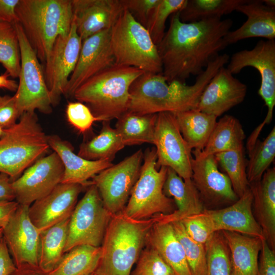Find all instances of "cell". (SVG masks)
Here are the masks:
<instances>
[{
	"mask_svg": "<svg viewBox=\"0 0 275 275\" xmlns=\"http://www.w3.org/2000/svg\"><path fill=\"white\" fill-rule=\"evenodd\" d=\"M157 114H140L126 111L119 118L115 129L126 146L153 143Z\"/></svg>",
	"mask_w": 275,
	"mask_h": 275,
	"instance_id": "cell-31",
	"label": "cell"
},
{
	"mask_svg": "<svg viewBox=\"0 0 275 275\" xmlns=\"http://www.w3.org/2000/svg\"><path fill=\"white\" fill-rule=\"evenodd\" d=\"M113 216L92 183L70 215L64 253L80 245L101 247Z\"/></svg>",
	"mask_w": 275,
	"mask_h": 275,
	"instance_id": "cell-9",
	"label": "cell"
},
{
	"mask_svg": "<svg viewBox=\"0 0 275 275\" xmlns=\"http://www.w3.org/2000/svg\"><path fill=\"white\" fill-rule=\"evenodd\" d=\"M156 161L155 148H147L140 176L122 212L125 216L144 220L169 214L176 209L174 200L163 192L168 167L158 169Z\"/></svg>",
	"mask_w": 275,
	"mask_h": 275,
	"instance_id": "cell-8",
	"label": "cell"
},
{
	"mask_svg": "<svg viewBox=\"0 0 275 275\" xmlns=\"http://www.w3.org/2000/svg\"><path fill=\"white\" fill-rule=\"evenodd\" d=\"M90 275H95V274L94 273H92V274H90Z\"/></svg>",
	"mask_w": 275,
	"mask_h": 275,
	"instance_id": "cell-58",
	"label": "cell"
},
{
	"mask_svg": "<svg viewBox=\"0 0 275 275\" xmlns=\"http://www.w3.org/2000/svg\"><path fill=\"white\" fill-rule=\"evenodd\" d=\"M10 275H48L39 268L23 267L16 269Z\"/></svg>",
	"mask_w": 275,
	"mask_h": 275,
	"instance_id": "cell-52",
	"label": "cell"
},
{
	"mask_svg": "<svg viewBox=\"0 0 275 275\" xmlns=\"http://www.w3.org/2000/svg\"><path fill=\"white\" fill-rule=\"evenodd\" d=\"M144 73L115 64L81 85L73 98L86 104L101 122L117 119L128 111L130 88Z\"/></svg>",
	"mask_w": 275,
	"mask_h": 275,
	"instance_id": "cell-4",
	"label": "cell"
},
{
	"mask_svg": "<svg viewBox=\"0 0 275 275\" xmlns=\"http://www.w3.org/2000/svg\"><path fill=\"white\" fill-rule=\"evenodd\" d=\"M49 148L47 135L36 113L24 112L0 138V173L8 175L13 182Z\"/></svg>",
	"mask_w": 275,
	"mask_h": 275,
	"instance_id": "cell-6",
	"label": "cell"
},
{
	"mask_svg": "<svg viewBox=\"0 0 275 275\" xmlns=\"http://www.w3.org/2000/svg\"><path fill=\"white\" fill-rule=\"evenodd\" d=\"M158 169L166 167L173 170L184 180L191 179L192 149L183 139L175 114H157L153 143Z\"/></svg>",
	"mask_w": 275,
	"mask_h": 275,
	"instance_id": "cell-13",
	"label": "cell"
},
{
	"mask_svg": "<svg viewBox=\"0 0 275 275\" xmlns=\"http://www.w3.org/2000/svg\"><path fill=\"white\" fill-rule=\"evenodd\" d=\"M66 113L69 123L81 133L89 131L95 122L100 121L86 104L79 101L69 102Z\"/></svg>",
	"mask_w": 275,
	"mask_h": 275,
	"instance_id": "cell-43",
	"label": "cell"
},
{
	"mask_svg": "<svg viewBox=\"0 0 275 275\" xmlns=\"http://www.w3.org/2000/svg\"><path fill=\"white\" fill-rule=\"evenodd\" d=\"M14 200L15 196L12 181L8 175L0 173V201Z\"/></svg>",
	"mask_w": 275,
	"mask_h": 275,
	"instance_id": "cell-51",
	"label": "cell"
},
{
	"mask_svg": "<svg viewBox=\"0 0 275 275\" xmlns=\"http://www.w3.org/2000/svg\"><path fill=\"white\" fill-rule=\"evenodd\" d=\"M20 52L14 23L0 21V63L13 78L19 76Z\"/></svg>",
	"mask_w": 275,
	"mask_h": 275,
	"instance_id": "cell-38",
	"label": "cell"
},
{
	"mask_svg": "<svg viewBox=\"0 0 275 275\" xmlns=\"http://www.w3.org/2000/svg\"><path fill=\"white\" fill-rule=\"evenodd\" d=\"M245 134L238 119L225 115L217 121L208 142L199 154L203 156L215 155L243 146Z\"/></svg>",
	"mask_w": 275,
	"mask_h": 275,
	"instance_id": "cell-30",
	"label": "cell"
},
{
	"mask_svg": "<svg viewBox=\"0 0 275 275\" xmlns=\"http://www.w3.org/2000/svg\"><path fill=\"white\" fill-rule=\"evenodd\" d=\"M7 74L0 75V88H4L11 91H16L18 88L17 82L8 78Z\"/></svg>",
	"mask_w": 275,
	"mask_h": 275,
	"instance_id": "cell-53",
	"label": "cell"
},
{
	"mask_svg": "<svg viewBox=\"0 0 275 275\" xmlns=\"http://www.w3.org/2000/svg\"><path fill=\"white\" fill-rule=\"evenodd\" d=\"M159 0H121L124 8L145 28Z\"/></svg>",
	"mask_w": 275,
	"mask_h": 275,
	"instance_id": "cell-45",
	"label": "cell"
},
{
	"mask_svg": "<svg viewBox=\"0 0 275 275\" xmlns=\"http://www.w3.org/2000/svg\"><path fill=\"white\" fill-rule=\"evenodd\" d=\"M166 275H176L175 273H170Z\"/></svg>",
	"mask_w": 275,
	"mask_h": 275,
	"instance_id": "cell-57",
	"label": "cell"
},
{
	"mask_svg": "<svg viewBox=\"0 0 275 275\" xmlns=\"http://www.w3.org/2000/svg\"><path fill=\"white\" fill-rule=\"evenodd\" d=\"M147 244L160 255L176 275H192L171 223L155 220L148 234Z\"/></svg>",
	"mask_w": 275,
	"mask_h": 275,
	"instance_id": "cell-27",
	"label": "cell"
},
{
	"mask_svg": "<svg viewBox=\"0 0 275 275\" xmlns=\"http://www.w3.org/2000/svg\"><path fill=\"white\" fill-rule=\"evenodd\" d=\"M174 273L171 267L152 248L143 249L132 275H166Z\"/></svg>",
	"mask_w": 275,
	"mask_h": 275,
	"instance_id": "cell-42",
	"label": "cell"
},
{
	"mask_svg": "<svg viewBox=\"0 0 275 275\" xmlns=\"http://www.w3.org/2000/svg\"><path fill=\"white\" fill-rule=\"evenodd\" d=\"M72 22L83 41L109 30L124 10L121 0H71Z\"/></svg>",
	"mask_w": 275,
	"mask_h": 275,
	"instance_id": "cell-22",
	"label": "cell"
},
{
	"mask_svg": "<svg viewBox=\"0 0 275 275\" xmlns=\"http://www.w3.org/2000/svg\"><path fill=\"white\" fill-rule=\"evenodd\" d=\"M236 11L246 15L247 20L239 28L225 35L224 40L227 46L253 37L274 40L275 9L267 7L262 0H245Z\"/></svg>",
	"mask_w": 275,
	"mask_h": 275,
	"instance_id": "cell-24",
	"label": "cell"
},
{
	"mask_svg": "<svg viewBox=\"0 0 275 275\" xmlns=\"http://www.w3.org/2000/svg\"><path fill=\"white\" fill-rule=\"evenodd\" d=\"M20 52V70L18 88L14 95L21 114L35 112L49 114L52 103L41 65L29 43L23 30L18 22L14 23Z\"/></svg>",
	"mask_w": 275,
	"mask_h": 275,
	"instance_id": "cell-10",
	"label": "cell"
},
{
	"mask_svg": "<svg viewBox=\"0 0 275 275\" xmlns=\"http://www.w3.org/2000/svg\"><path fill=\"white\" fill-rule=\"evenodd\" d=\"M19 0H0V21L11 23L17 22L16 8Z\"/></svg>",
	"mask_w": 275,
	"mask_h": 275,
	"instance_id": "cell-49",
	"label": "cell"
},
{
	"mask_svg": "<svg viewBox=\"0 0 275 275\" xmlns=\"http://www.w3.org/2000/svg\"><path fill=\"white\" fill-rule=\"evenodd\" d=\"M248 153L246 175L250 184L259 181L274 159V126L263 141L258 139Z\"/></svg>",
	"mask_w": 275,
	"mask_h": 275,
	"instance_id": "cell-37",
	"label": "cell"
},
{
	"mask_svg": "<svg viewBox=\"0 0 275 275\" xmlns=\"http://www.w3.org/2000/svg\"><path fill=\"white\" fill-rule=\"evenodd\" d=\"M4 132H5V129H3L0 126V138H1L4 135Z\"/></svg>",
	"mask_w": 275,
	"mask_h": 275,
	"instance_id": "cell-55",
	"label": "cell"
},
{
	"mask_svg": "<svg viewBox=\"0 0 275 275\" xmlns=\"http://www.w3.org/2000/svg\"><path fill=\"white\" fill-rule=\"evenodd\" d=\"M100 132L91 140L82 143L77 155L89 160H108L112 161L116 153L125 145L110 121H104Z\"/></svg>",
	"mask_w": 275,
	"mask_h": 275,
	"instance_id": "cell-34",
	"label": "cell"
},
{
	"mask_svg": "<svg viewBox=\"0 0 275 275\" xmlns=\"http://www.w3.org/2000/svg\"><path fill=\"white\" fill-rule=\"evenodd\" d=\"M154 222V217L135 220L122 212L114 215L101 246V258L95 274L130 275Z\"/></svg>",
	"mask_w": 275,
	"mask_h": 275,
	"instance_id": "cell-5",
	"label": "cell"
},
{
	"mask_svg": "<svg viewBox=\"0 0 275 275\" xmlns=\"http://www.w3.org/2000/svg\"><path fill=\"white\" fill-rule=\"evenodd\" d=\"M181 222L189 236L202 244H205L214 233L201 212L188 216Z\"/></svg>",
	"mask_w": 275,
	"mask_h": 275,
	"instance_id": "cell-44",
	"label": "cell"
},
{
	"mask_svg": "<svg viewBox=\"0 0 275 275\" xmlns=\"http://www.w3.org/2000/svg\"><path fill=\"white\" fill-rule=\"evenodd\" d=\"M181 243L192 275H206V254L205 244L193 240L186 232L181 221L171 223Z\"/></svg>",
	"mask_w": 275,
	"mask_h": 275,
	"instance_id": "cell-40",
	"label": "cell"
},
{
	"mask_svg": "<svg viewBox=\"0 0 275 275\" xmlns=\"http://www.w3.org/2000/svg\"><path fill=\"white\" fill-rule=\"evenodd\" d=\"M192 155L191 180L203 204L217 205L235 202L239 198L229 177L219 171L214 155L203 156L196 149L192 150Z\"/></svg>",
	"mask_w": 275,
	"mask_h": 275,
	"instance_id": "cell-17",
	"label": "cell"
},
{
	"mask_svg": "<svg viewBox=\"0 0 275 275\" xmlns=\"http://www.w3.org/2000/svg\"><path fill=\"white\" fill-rule=\"evenodd\" d=\"M19 204L15 200L0 201V228H4Z\"/></svg>",
	"mask_w": 275,
	"mask_h": 275,
	"instance_id": "cell-50",
	"label": "cell"
},
{
	"mask_svg": "<svg viewBox=\"0 0 275 275\" xmlns=\"http://www.w3.org/2000/svg\"><path fill=\"white\" fill-rule=\"evenodd\" d=\"M101 255V247L75 246L64 254L48 275H90L95 272Z\"/></svg>",
	"mask_w": 275,
	"mask_h": 275,
	"instance_id": "cell-32",
	"label": "cell"
},
{
	"mask_svg": "<svg viewBox=\"0 0 275 275\" xmlns=\"http://www.w3.org/2000/svg\"><path fill=\"white\" fill-rule=\"evenodd\" d=\"M186 3L187 0H159L146 26L156 45L164 35L166 22L168 17L175 13L180 12Z\"/></svg>",
	"mask_w": 275,
	"mask_h": 275,
	"instance_id": "cell-41",
	"label": "cell"
},
{
	"mask_svg": "<svg viewBox=\"0 0 275 275\" xmlns=\"http://www.w3.org/2000/svg\"><path fill=\"white\" fill-rule=\"evenodd\" d=\"M110 42L116 64L144 72L162 73L157 45L147 29L126 9L111 29Z\"/></svg>",
	"mask_w": 275,
	"mask_h": 275,
	"instance_id": "cell-7",
	"label": "cell"
},
{
	"mask_svg": "<svg viewBox=\"0 0 275 275\" xmlns=\"http://www.w3.org/2000/svg\"><path fill=\"white\" fill-rule=\"evenodd\" d=\"M215 158L229 177L233 189L238 198L250 188L246 175L247 159L244 146L215 154Z\"/></svg>",
	"mask_w": 275,
	"mask_h": 275,
	"instance_id": "cell-36",
	"label": "cell"
},
{
	"mask_svg": "<svg viewBox=\"0 0 275 275\" xmlns=\"http://www.w3.org/2000/svg\"><path fill=\"white\" fill-rule=\"evenodd\" d=\"M3 229L0 228V238H1L3 236Z\"/></svg>",
	"mask_w": 275,
	"mask_h": 275,
	"instance_id": "cell-56",
	"label": "cell"
},
{
	"mask_svg": "<svg viewBox=\"0 0 275 275\" xmlns=\"http://www.w3.org/2000/svg\"><path fill=\"white\" fill-rule=\"evenodd\" d=\"M16 268L2 236L0 238V275H10Z\"/></svg>",
	"mask_w": 275,
	"mask_h": 275,
	"instance_id": "cell-48",
	"label": "cell"
},
{
	"mask_svg": "<svg viewBox=\"0 0 275 275\" xmlns=\"http://www.w3.org/2000/svg\"><path fill=\"white\" fill-rule=\"evenodd\" d=\"M205 246L206 275H232L229 250L222 232H214Z\"/></svg>",
	"mask_w": 275,
	"mask_h": 275,
	"instance_id": "cell-39",
	"label": "cell"
},
{
	"mask_svg": "<svg viewBox=\"0 0 275 275\" xmlns=\"http://www.w3.org/2000/svg\"><path fill=\"white\" fill-rule=\"evenodd\" d=\"M16 14L17 22L43 63L57 38L69 33L73 20L71 0H19Z\"/></svg>",
	"mask_w": 275,
	"mask_h": 275,
	"instance_id": "cell-3",
	"label": "cell"
},
{
	"mask_svg": "<svg viewBox=\"0 0 275 275\" xmlns=\"http://www.w3.org/2000/svg\"><path fill=\"white\" fill-rule=\"evenodd\" d=\"M111 29L82 41L78 62L64 92L65 97L73 98L75 91L84 82L116 64L110 42Z\"/></svg>",
	"mask_w": 275,
	"mask_h": 275,
	"instance_id": "cell-18",
	"label": "cell"
},
{
	"mask_svg": "<svg viewBox=\"0 0 275 275\" xmlns=\"http://www.w3.org/2000/svg\"><path fill=\"white\" fill-rule=\"evenodd\" d=\"M229 59L227 53L218 54L197 76L192 85L176 80L168 82L162 73L144 72L130 88L128 111L140 114H154L196 109L205 88Z\"/></svg>",
	"mask_w": 275,
	"mask_h": 275,
	"instance_id": "cell-2",
	"label": "cell"
},
{
	"mask_svg": "<svg viewBox=\"0 0 275 275\" xmlns=\"http://www.w3.org/2000/svg\"><path fill=\"white\" fill-rule=\"evenodd\" d=\"M253 199L249 188L228 207L215 210L204 209L201 214L214 233L228 231L265 238L262 229L253 214Z\"/></svg>",
	"mask_w": 275,
	"mask_h": 275,
	"instance_id": "cell-20",
	"label": "cell"
},
{
	"mask_svg": "<svg viewBox=\"0 0 275 275\" xmlns=\"http://www.w3.org/2000/svg\"><path fill=\"white\" fill-rule=\"evenodd\" d=\"M64 171L63 163L55 152L40 158L12 182L15 201L30 206L61 182Z\"/></svg>",
	"mask_w": 275,
	"mask_h": 275,
	"instance_id": "cell-15",
	"label": "cell"
},
{
	"mask_svg": "<svg viewBox=\"0 0 275 275\" xmlns=\"http://www.w3.org/2000/svg\"><path fill=\"white\" fill-rule=\"evenodd\" d=\"M258 275H275V253L265 238L262 240Z\"/></svg>",
	"mask_w": 275,
	"mask_h": 275,
	"instance_id": "cell-47",
	"label": "cell"
},
{
	"mask_svg": "<svg viewBox=\"0 0 275 275\" xmlns=\"http://www.w3.org/2000/svg\"><path fill=\"white\" fill-rule=\"evenodd\" d=\"M29 207L19 204L3 228V237L17 268H39L40 232L29 217Z\"/></svg>",
	"mask_w": 275,
	"mask_h": 275,
	"instance_id": "cell-16",
	"label": "cell"
},
{
	"mask_svg": "<svg viewBox=\"0 0 275 275\" xmlns=\"http://www.w3.org/2000/svg\"><path fill=\"white\" fill-rule=\"evenodd\" d=\"M82 42L72 22L69 33L57 38L45 61L44 73L52 106L60 103L64 94L78 62Z\"/></svg>",
	"mask_w": 275,
	"mask_h": 275,
	"instance_id": "cell-14",
	"label": "cell"
},
{
	"mask_svg": "<svg viewBox=\"0 0 275 275\" xmlns=\"http://www.w3.org/2000/svg\"><path fill=\"white\" fill-rule=\"evenodd\" d=\"M256 221L270 248H275V168L267 169L261 179L250 184Z\"/></svg>",
	"mask_w": 275,
	"mask_h": 275,
	"instance_id": "cell-26",
	"label": "cell"
},
{
	"mask_svg": "<svg viewBox=\"0 0 275 275\" xmlns=\"http://www.w3.org/2000/svg\"><path fill=\"white\" fill-rule=\"evenodd\" d=\"M85 187L77 183H60L49 194L29 206V216L32 223L42 232L69 217Z\"/></svg>",
	"mask_w": 275,
	"mask_h": 275,
	"instance_id": "cell-19",
	"label": "cell"
},
{
	"mask_svg": "<svg viewBox=\"0 0 275 275\" xmlns=\"http://www.w3.org/2000/svg\"><path fill=\"white\" fill-rule=\"evenodd\" d=\"M228 245L232 275H258V256L264 238L221 231Z\"/></svg>",
	"mask_w": 275,
	"mask_h": 275,
	"instance_id": "cell-28",
	"label": "cell"
},
{
	"mask_svg": "<svg viewBox=\"0 0 275 275\" xmlns=\"http://www.w3.org/2000/svg\"><path fill=\"white\" fill-rule=\"evenodd\" d=\"M263 3L267 7L275 9V1L274 0H262Z\"/></svg>",
	"mask_w": 275,
	"mask_h": 275,
	"instance_id": "cell-54",
	"label": "cell"
},
{
	"mask_svg": "<svg viewBox=\"0 0 275 275\" xmlns=\"http://www.w3.org/2000/svg\"><path fill=\"white\" fill-rule=\"evenodd\" d=\"M232 24L231 19L221 18L183 22L179 12L173 14L169 29L157 45L167 81L185 83L190 75L202 73L227 46L224 38Z\"/></svg>",
	"mask_w": 275,
	"mask_h": 275,
	"instance_id": "cell-1",
	"label": "cell"
},
{
	"mask_svg": "<svg viewBox=\"0 0 275 275\" xmlns=\"http://www.w3.org/2000/svg\"><path fill=\"white\" fill-rule=\"evenodd\" d=\"M21 115L14 95L0 96V126L3 129L14 126Z\"/></svg>",
	"mask_w": 275,
	"mask_h": 275,
	"instance_id": "cell-46",
	"label": "cell"
},
{
	"mask_svg": "<svg viewBox=\"0 0 275 275\" xmlns=\"http://www.w3.org/2000/svg\"><path fill=\"white\" fill-rule=\"evenodd\" d=\"M70 217L40 232L38 267L45 273L51 272L64 254Z\"/></svg>",
	"mask_w": 275,
	"mask_h": 275,
	"instance_id": "cell-33",
	"label": "cell"
},
{
	"mask_svg": "<svg viewBox=\"0 0 275 275\" xmlns=\"http://www.w3.org/2000/svg\"><path fill=\"white\" fill-rule=\"evenodd\" d=\"M246 86L224 66L220 68L203 90L196 109L217 118L244 99Z\"/></svg>",
	"mask_w": 275,
	"mask_h": 275,
	"instance_id": "cell-21",
	"label": "cell"
},
{
	"mask_svg": "<svg viewBox=\"0 0 275 275\" xmlns=\"http://www.w3.org/2000/svg\"><path fill=\"white\" fill-rule=\"evenodd\" d=\"M163 192L174 200L177 208L169 214L154 216L155 221L170 223L181 221L204 209V204L191 179L184 180L170 168H168Z\"/></svg>",
	"mask_w": 275,
	"mask_h": 275,
	"instance_id": "cell-25",
	"label": "cell"
},
{
	"mask_svg": "<svg viewBox=\"0 0 275 275\" xmlns=\"http://www.w3.org/2000/svg\"><path fill=\"white\" fill-rule=\"evenodd\" d=\"M49 146L60 158L64 166V174L61 183H77L88 186L89 181L97 174L114 164L108 160H89L73 152L72 145L57 135H47Z\"/></svg>",
	"mask_w": 275,
	"mask_h": 275,
	"instance_id": "cell-23",
	"label": "cell"
},
{
	"mask_svg": "<svg viewBox=\"0 0 275 275\" xmlns=\"http://www.w3.org/2000/svg\"><path fill=\"white\" fill-rule=\"evenodd\" d=\"M227 68L233 74L239 73L246 67L257 69L261 76L258 94L267 107L264 121L254 130L259 134L263 127L270 123L275 106V40H261L250 50L234 53Z\"/></svg>",
	"mask_w": 275,
	"mask_h": 275,
	"instance_id": "cell-12",
	"label": "cell"
},
{
	"mask_svg": "<svg viewBox=\"0 0 275 275\" xmlns=\"http://www.w3.org/2000/svg\"><path fill=\"white\" fill-rule=\"evenodd\" d=\"M245 0H187L179 17L183 22H192L211 18H221L236 11Z\"/></svg>",
	"mask_w": 275,
	"mask_h": 275,
	"instance_id": "cell-35",
	"label": "cell"
},
{
	"mask_svg": "<svg viewBox=\"0 0 275 275\" xmlns=\"http://www.w3.org/2000/svg\"><path fill=\"white\" fill-rule=\"evenodd\" d=\"M180 132L192 150L202 151L217 121V117L197 109L174 113Z\"/></svg>",
	"mask_w": 275,
	"mask_h": 275,
	"instance_id": "cell-29",
	"label": "cell"
},
{
	"mask_svg": "<svg viewBox=\"0 0 275 275\" xmlns=\"http://www.w3.org/2000/svg\"><path fill=\"white\" fill-rule=\"evenodd\" d=\"M144 152L141 149L93 178L105 208L112 215L122 212L140 176Z\"/></svg>",
	"mask_w": 275,
	"mask_h": 275,
	"instance_id": "cell-11",
	"label": "cell"
}]
</instances>
